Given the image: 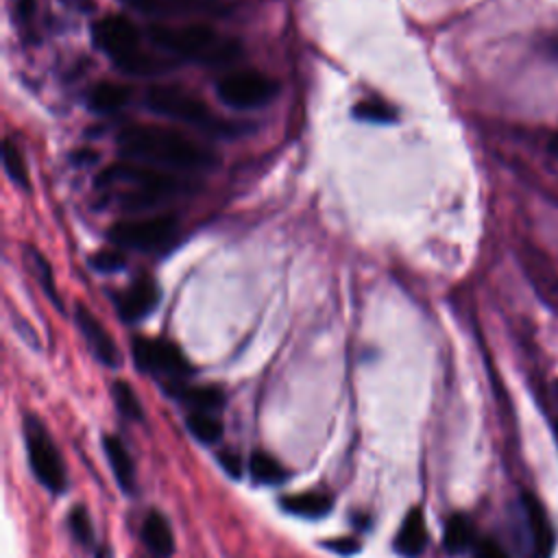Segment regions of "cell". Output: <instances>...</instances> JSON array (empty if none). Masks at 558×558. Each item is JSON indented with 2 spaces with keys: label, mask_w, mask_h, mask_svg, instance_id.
I'll use <instances>...</instances> for the list:
<instances>
[{
  "label": "cell",
  "mask_w": 558,
  "mask_h": 558,
  "mask_svg": "<svg viewBox=\"0 0 558 558\" xmlns=\"http://www.w3.org/2000/svg\"><path fill=\"white\" fill-rule=\"evenodd\" d=\"M140 536H142V543H144V547L150 556L170 558L174 554V534H172L170 521L166 519L163 512L150 510L144 517Z\"/></svg>",
  "instance_id": "2e32d148"
},
{
  "label": "cell",
  "mask_w": 558,
  "mask_h": 558,
  "mask_svg": "<svg viewBox=\"0 0 558 558\" xmlns=\"http://www.w3.org/2000/svg\"><path fill=\"white\" fill-rule=\"evenodd\" d=\"M120 153L131 159L161 170H205L216 166V155L183 135L181 131L157 124H131L118 133Z\"/></svg>",
  "instance_id": "6da1fadb"
},
{
  "label": "cell",
  "mask_w": 558,
  "mask_h": 558,
  "mask_svg": "<svg viewBox=\"0 0 558 558\" xmlns=\"http://www.w3.org/2000/svg\"><path fill=\"white\" fill-rule=\"evenodd\" d=\"M549 150L558 157V133L551 137V142H549Z\"/></svg>",
  "instance_id": "836d02e7"
},
{
  "label": "cell",
  "mask_w": 558,
  "mask_h": 558,
  "mask_svg": "<svg viewBox=\"0 0 558 558\" xmlns=\"http://www.w3.org/2000/svg\"><path fill=\"white\" fill-rule=\"evenodd\" d=\"M521 514L525 530V558H551L554 556V527L541 499L527 490L521 493Z\"/></svg>",
  "instance_id": "30bf717a"
},
{
  "label": "cell",
  "mask_w": 558,
  "mask_h": 558,
  "mask_svg": "<svg viewBox=\"0 0 558 558\" xmlns=\"http://www.w3.org/2000/svg\"><path fill=\"white\" fill-rule=\"evenodd\" d=\"M166 395L185 403L192 412H209V414H218L227 401L220 386H201V384H187V381L168 388Z\"/></svg>",
  "instance_id": "5bb4252c"
},
{
  "label": "cell",
  "mask_w": 558,
  "mask_h": 558,
  "mask_svg": "<svg viewBox=\"0 0 558 558\" xmlns=\"http://www.w3.org/2000/svg\"><path fill=\"white\" fill-rule=\"evenodd\" d=\"M185 427L203 445L218 442L225 429L218 414H209V412H190L185 416Z\"/></svg>",
  "instance_id": "7402d4cb"
},
{
  "label": "cell",
  "mask_w": 558,
  "mask_h": 558,
  "mask_svg": "<svg viewBox=\"0 0 558 558\" xmlns=\"http://www.w3.org/2000/svg\"><path fill=\"white\" fill-rule=\"evenodd\" d=\"M111 397H113V405L118 410L120 416H124L131 423H142L144 421V408L142 401L137 399L133 386L124 379H116L111 386Z\"/></svg>",
  "instance_id": "603a6c76"
},
{
  "label": "cell",
  "mask_w": 558,
  "mask_h": 558,
  "mask_svg": "<svg viewBox=\"0 0 558 558\" xmlns=\"http://www.w3.org/2000/svg\"><path fill=\"white\" fill-rule=\"evenodd\" d=\"M554 434H556V442H558V418L554 421Z\"/></svg>",
  "instance_id": "e575fe53"
},
{
  "label": "cell",
  "mask_w": 558,
  "mask_h": 558,
  "mask_svg": "<svg viewBox=\"0 0 558 558\" xmlns=\"http://www.w3.org/2000/svg\"><path fill=\"white\" fill-rule=\"evenodd\" d=\"M157 303L159 286L146 275L131 281V286L116 296V310L124 323H137L146 318L157 307Z\"/></svg>",
  "instance_id": "7c38bea8"
},
{
  "label": "cell",
  "mask_w": 558,
  "mask_h": 558,
  "mask_svg": "<svg viewBox=\"0 0 558 558\" xmlns=\"http://www.w3.org/2000/svg\"><path fill=\"white\" fill-rule=\"evenodd\" d=\"M392 547L403 558L423 556V551L427 547V525H425V514H423L421 506H414L405 512V517L395 534Z\"/></svg>",
  "instance_id": "4fadbf2b"
},
{
  "label": "cell",
  "mask_w": 558,
  "mask_h": 558,
  "mask_svg": "<svg viewBox=\"0 0 558 558\" xmlns=\"http://www.w3.org/2000/svg\"><path fill=\"white\" fill-rule=\"evenodd\" d=\"M325 549L342 556V558H351L353 554H357L362 549L360 541H355L353 536H340V538H329V541H323L320 543Z\"/></svg>",
  "instance_id": "f546056e"
},
{
  "label": "cell",
  "mask_w": 558,
  "mask_h": 558,
  "mask_svg": "<svg viewBox=\"0 0 558 558\" xmlns=\"http://www.w3.org/2000/svg\"><path fill=\"white\" fill-rule=\"evenodd\" d=\"M92 39L100 52H105L116 68L142 52L140 31L124 15H105L94 22Z\"/></svg>",
  "instance_id": "9c48e42d"
},
{
  "label": "cell",
  "mask_w": 558,
  "mask_h": 558,
  "mask_svg": "<svg viewBox=\"0 0 558 558\" xmlns=\"http://www.w3.org/2000/svg\"><path fill=\"white\" fill-rule=\"evenodd\" d=\"M26 259H28V268H31L33 277L37 279V283L41 286L46 296L54 303L57 310H63L57 286H54V275H52V268H50L48 259L37 248H26Z\"/></svg>",
  "instance_id": "cb8c5ba5"
},
{
  "label": "cell",
  "mask_w": 558,
  "mask_h": 558,
  "mask_svg": "<svg viewBox=\"0 0 558 558\" xmlns=\"http://www.w3.org/2000/svg\"><path fill=\"white\" fill-rule=\"evenodd\" d=\"M177 229V218L163 214L148 218H122L109 227L107 235L118 248L155 253L168 248L174 242Z\"/></svg>",
  "instance_id": "52a82bcc"
},
{
  "label": "cell",
  "mask_w": 558,
  "mask_h": 558,
  "mask_svg": "<svg viewBox=\"0 0 558 558\" xmlns=\"http://www.w3.org/2000/svg\"><path fill=\"white\" fill-rule=\"evenodd\" d=\"M353 116L364 122H392L397 118V111L379 98H362L353 105Z\"/></svg>",
  "instance_id": "4316f807"
},
{
  "label": "cell",
  "mask_w": 558,
  "mask_h": 558,
  "mask_svg": "<svg viewBox=\"0 0 558 558\" xmlns=\"http://www.w3.org/2000/svg\"><path fill=\"white\" fill-rule=\"evenodd\" d=\"M98 185L120 190V198L131 201L133 207L142 203H159L161 198H170L187 187L185 181L177 174L140 161L113 163L100 174Z\"/></svg>",
  "instance_id": "3957f363"
},
{
  "label": "cell",
  "mask_w": 558,
  "mask_h": 558,
  "mask_svg": "<svg viewBox=\"0 0 558 558\" xmlns=\"http://www.w3.org/2000/svg\"><path fill=\"white\" fill-rule=\"evenodd\" d=\"M220 0H129V4L142 13L157 17H177L192 13H207L218 7Z\"/></svg>",
  "instance_id": "ac0fdd59"
},
{
  "label": "cell",
  "mask_w": 558,
  "mask_h": 558,
  "mask_svg": "<svg viewBox=\"0 0 558 558\" xmlns=\"http://www.w3.org/2000/svg\"><path fill=\"white\" fill-rule=\"evenodd\" d=\"M279 92V85L272 76L257 70H235L225 74L216 83V94L220 102L235 111L259 109L268 105Z\"/></svg>",
  "instance_id": "ba28073f"
},
{
  "label": "cell",
  "mask_w": 558,
  "mask_h": 558,
  "mask_svg": "<svg viewBox=\"0 0 558 558\" xmlns=\"http://www.w3.org/2000/svg\"><path fill=\"white\" fill-rule=\"evenodd\" d=\"M22 432H24L26 458H28L35 480L48 493H54V495L65 493V488H68L65 462H63L61 451L54 445L50 432L46 429V425L37 416L26 414V418L22 423Z\"/></svg>",
  "instance_id": "8992f818"
},
{
  "label": "cell",
  "mask_w": 558,
  "mask_h": 558,
  "mask_svg": "<svg viewBox=\"0 0 558 558\" xmlns=\"http://www.w3.org/2000/svg\"><path fill=\"white\" fill-rule=\"evenodd\" d=\"M131 355L137 371L155 377L163 392L177 384L187 381L194 371L183 351L163 338L135 336L131 340Z\"/></svg>",
  "instance_id": "5b68a950"
},
{
  "label": "cell",
  "mask_w": 558,
  "mask_h": 558,
  "mask_svg": "<svg viewBox=\"0 0 558 558\" xmlns=\"http://www.w3.org/2000/svg\"><path fill=\"white\" fill-rule=\"evenodd\" d=\"M13 325H15V329L22 333V338H26V342H28V344H33V347H37V344H39V342H37V333L31 329V325H28L24 318L13 316Z\"/></svg>",
  "instance_id": "1f68e13d"
},
{
  "label": "cell",
  "mask_w": 558,
  "mask_h": 558,
  "mask_svg": "<svg viewBox=\"0 0 558 558\" xmlns=\"http://www.w3.org/2000/svg\"><path fill=\"white\" fill-rule=\"evenodd\" d=\"M68 530L72 534V538L83 547V549H92L96 545V530L92 523V517L87 512V508L83 504H76L70 512H68Z\"/></svg>",
  "instance_id": "d4e9b609"
},
{
  "label": "cell",
  "mask_w": 558,
  "mask_h": 558,
  "mask_svg": "<svg viewBox=\"0 0 558 558\" xmlns=\"http://www.w3.org/2000/svg\"><path fill=\"white\" fill-rule=\"evenodd\" d=\"M248 475L253 484H259V486H279L290 477V473L277 458L259 449H255L248 456Z\"/></svg>",
  "instance_id": "ffe728a7"
},
{
  "label": "cell",
  "mask_w": 558,
  "mask_h": 558,
  "mask_svg": "<svg viewBox=\"0 0 558 558\" xmlns=\"http://www.w3.org/2000/svg\"><path fill=\"white\" fill-rule=\"evenodd\" d=\"M281 510L301 517V519H323L331 512L333 508V497L325 490H303V493H294V495H283L279 499Z\"/></svg>",
  "instance_id": "e0dca14e"
},
{
  "label": "cell",
  "mask_w": 558,
  "mask_h": 558,
  "mask_svg": "<svg viewBox=\"0 0 558 558\" xmlns=\"http://www.w3.org/2000/svg\"><path fill=\"white\" fill-rule=\"evenodd\" d=\"M74 323H76L87 349L102 366L118 368L122 364L118 344L113 342L111 333L102 327V323L94 316V312L87 305H83V303L74 305Z\"/></svg>",
  "instance_id": "8fae6325"
},
{
  "label": "cell",
  "mask_w": 558,
  "mask_h": 558,
  "mask_svg": "<svg viewBox=\"0 0 558 558\" xmlns=\"http://www.w3.org/2000/svg\"><path fill=\"white\" fill-rule=\"evenodd\" d=\"M146 105L150 111H155L163 118L205 129L211 135H231L235 129H240L238 124H231V122L214 116L211 109L196 94H192L179 85L148 87Z\"/></svg>",
  "instance_id": "277c9868"
},
{
  "label": "cell",
  "mask_w": 558,
  "mask_h": 558,
  "mask_svg": "<svg viewBox=\"0 0 558 558\" xmlns=\"http://www.w3.org/2000/svg\"><path fill=\"white\" fill-rule=\"evenodd\" d=\"M150 41L172 54L174 59H187L198 63H229L240 54L238 41L222 37L207 24H153L148 28Z\"/></svg>",
  "instance_id": "7a4b0ae2"
},
{
  "label": "cell",
  "mask_w": 558,
  "mask_h": 558,
  "mask_svg": "<svg viewBox=\"0 0 558 558\" xmlns=\"http://www.w3.org/2000/svg\"><path fill=\"white\" fill-rule=\"evenodd\" d=\"M473 551H475V558H508L504 547L493 538H480Z\"/></svg>",
  "instance_id": "4dcf8cb0"
},
{
  "label": "cell",
  "mask_w": 558,
  "mask_h": 558,
  "mask_svg": "<svg viewBox=\"0 0 558 558\" xmlns=\"http://www.w3.org/2000/svg\"><path fill=\"white\" fill-rule=\"evenodd\" d=\"M131 98V89L116 81H102L89 92V109L96 113H113Z\"/></svg>",
  "instance_id": "44dd1931"
},
{
  "label": "cell",
  "mask_w": 558,
  "mask_h": 558,
  "mask_svg": "<svg viewBox=\"0 0 558 558\" xmlns=\"http://www.w3.org/2000/svg\"><path fill=\"white\" fill-rule=\"evenodd\" d=\"M94 558H113V551H111V547L105 543V545H98Z\"/></svg>",
  "instance_id": "d6a6232c"
},
{
  "label": "cell",
  "mask_w": 558,
  "mask_h": 558,
  "mask_svg": "<svg viewBox=\"0 0 558 558\" xmlns=\"http://www.w3.org/2000/svg\"><path fill=\"white\" fill-rule=\"evenodd\" d=\"M2 166H4L7 177L15 185L28 190V170H26L24 155H22L20 146L13 144L9 137H4V142H2Z\"/></svg>",
  "instance_id": "484cf974"
},
{
  "label": "cell",
  "mask_w": 558,
  "mask_h": 558,
  "mask_svg": "<svg viewBox=\"0 0 558 558\" xmlns=\"http://www.w3.org/2000/svg\"><path fill=\"white\" fill-rule=\"evenodd\" d=\"M142 558H157V556H150V554H146V556H142Z\"/></svg>",
  "instance_id": "d590c367"
},
{
  "label": "cell",
  "mask_w": 558,
  "mask_h": 558,
  "mask_svg": "<svg viewBox=\"0 0 558 558\" xmlns=\"http://www.w3.org/2000/svg\"><path fill=\"white\" fill-rule=\"evenodd\" d=\"M126 257L120 248H100L89 257V266L96 272H118L120 268H124Z\"/></svg>",
  "instance_id": "83f0119b"
},
{
  "label": "cell",
  "mask_w": 558,
  "mask_h": 558,
  "mask_svg": "<svg viewBox=\"0 0 558 558\" xmlns=\"http://www.w3.org/2000/svg\"><path fill=\"white\" fill-rule=\"evenodd\" d=\"M216 460H218L220 469H222L229 477H233V480H240V477H242L244 460H242V456H240L238 451H233V449H222V451L216 453Z\"/></svg>",
  "instance_id": "f1b7e54d"
},
{
  "label": "cell",
  "mask_w": 558,
  "mask_h": 558,
  "mask_svg": "<svg viewBox=\"0 0 558 558\" xmlns=\"http://www.w3.org/2000/svg\"><path fill=\"white\" fill-rule=\"evenodd\" d=\"M102 449H105L107 462L111 466V473H113L120 490L126 495H133L137 488V477H135V462H133L126 445L116 434H105Z\"/></svg>",
  "instance_id": "9a60e30c"
},
{
  "label": "cell",
  "mask_w": 558,
  "mask_h": 558,
  "mask_svg": "<svg viewBox=\"0 0 558 558\" xmlns=\"http://www.w3.org/2000/svg\"><path fill=\"white\" fill-rule=\"evenodd\" d=\"M477 534L473 527V521L462 514L456 512L445 521V532H442V547L449 556H460L466 554L469 549H475L477 545Z\"/></svg>",
  "instance_id": "d6986e66"
}]
</instances>
